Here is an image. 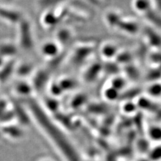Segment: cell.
I'll return each instance as SVG.
<instances>
[{
  "label": "cell",
  "mask_w": 161,
  "mask_h": 161,
  "mask_svg": "<svg viewBox=\"0 0 161 161\" xmlns=\"http://www.w3.org/2000/svg\"><path fill=\"white\" fill-rule=\"evenodd\" d=\"M19 43L21 48L25 50H30L34 47L32 32L28 20L23 18L18 24Z\"/></svg>",
  "instance_id": "cell-1"
},
{
  "label": "cell",
  "mask_w": 161,
  "mask_h": 161,
  "mask_svg": "<svg viewBox=\"0 0 161 161\" xmlns=\"http://www.w3.org/2000/svg\"><path fill=\"white\" fill-rule=\"evenodd\" d=\"M0 18L10 24H18L24 18L17 10L0 6Z\"/></svg>",
  "instance_id": "cell-2"
},
{
  "label": "cell",
  "mask_w": 161,
  "mask_h": 161,
  "mask_svg": "<svg viewBox=\"0 0 161 161\" xmlns=\"http://www.w3.org/2000/svg\"><path fill=\"white\" fill-rule=\"evenodd\" d=\"M93 48L89 46H80L74 50L72 60L74 64L79 65L86 60L92 54Z\"/></svg>",
  "instance_id": "cell-3"
},
{
  "label": "cell",
  "mask_w": 161,
  "mask_h": 161,
  "mask_svg": "<svg viewBox=\"0 0 161 161\" xmlns=\"http://www.w3.org/2000/svg\"><path fill=\"white\" fill-rule=\"evenodd\" d=\"M116 28L119 29L121 31H123L124 32L130 34H135L138 31V26L136 23L130 19H125L124 18L120 19Z\"/></svg>",
  "instance_id": "cell-4"
},
{
  "label": "cell",
  "mask_w": 161,
  "mask_h": 161,
  "mask_svg": "<svg viewBox=\"0 0 161 161\" xmlns=\"http://www.w3.org/2000/svg\"><path fill=\"white\" fill-rule=\"evenodd\" d=\"M41 52L44 56L51 59L60 54V49L57 44L53 42H47L42 45Z\"/></svg>",
  "instance_id": "cell-5"
},
{
  "label": "cell",
  "mask_w": 161,
  "mask_h": 161,
  "mask_svg": "<svg viewBox=\"0 0 161 161\" xmlns=\"http://www.w3.org/2000/svg\"><path fill=\"white\" fill-rule=\"evenodd\" d=\"M18 53L16 45L12 43H2L0 44V56L4 57H12Z\"/></svg>",
  "instance_id": "cell-6"
},
{
  "label": "cell",
  "mask_w": 161,
  "mask_h": 161,
  "mask_svg": "<svg viewBox=\"0 0 161 161\" xmlns=\"http://www.w3.org/2000/svg\"><path fill=\"white\" fill-rule=\"evenodd\" d=\"M102 64H101L100 63H96L92 64L85 71V79L88 80V81H93L97 77L99 73L102 71Z\"/></svg>",
  "instance_id": "cell-7"
},
{
  "label": "cell",
  "mask_w": 161,
  "mask_h": 161,
  "mask_svg": "<svg viewBox=\"0 0 161 161\" xmlns=\"http://www.w3.org/2000/svg\"><path fill=\"white\" fill-rule=\"evenodd\" d=\"M145 35L151 46L157 48L161 47V36L158 33L152 29L148 28L146 30Z\"/></svg>",
  "instance_id": "cell-8"
},
{
  "label": "cell",
  "mask_w": 161,
  "mask_h": 161,
  "mask_svg": "<svg viewBox=\"0 0 161 161\" xmlns=\"http://www.w3.org/2000/svg\"><path fill=\"white\" fill-rule=\"evenodd\" d=\"M60 18L58 16L55 14L53 12L49 11L44 15L42 18L43 24L49 28L57 26L60 22Z\"/></svg>",
  "instance_id": "cell-9"
},
{
  "label": "cell",
  "mask_w": 161,
  "mask_h": 161,
  "mask_svg": "<svg viewBox=\"0 0 161 161\" xmlns=\"http://www.w3.org/2000/svg\"><path fill=\"white\" fill-rule=\"evenodd\" d=\"M118 53V49L116 46L113 44H105L102 48V54L108 59H111L116 57Z\"/></svg>",
  "instance_id": "cell-10"
},
{
  "label": "cell",
  "mask_w": 161,
  "mask_h": 161,
  "mask_svg": "<svg viewBox=\"0 0 161 161\" xmlns=\"http://www.w3.org/2000/svg\"><path fill=\"white\" fill-rule=\"evenodd\" d=\"M148 135L153 142H161V125H155L150 126L148 130Z\"/></svg>",
  "instance_id": "cell-11"
},
{
  "label": "cell",
  "mask_w": 161,
  "mask_h": 161,
  "mask_svg": "<svg viewBox=\"0 0 161 161\" xmlns=\"http://www.w3.org/2000/svg\"><path fill=\"white\" fill-rule=\"evenodd\" d=\"M144 17L147 18L148 21L153 23L155 26L161 28V17L159 15L155 12L154 10L150 8L148 11H147L144 14Z\"/></svg>",
  "instance_id": "cell-12"
},
{
  "label": "cell",
  "mask_w": 161,
  "mask_h": 161,
  "mask_svg": "<svg viewBox=\"0 0 161 161\" xmlns=\"http://www.w3.org/2000/svg\"><path fill=\"white\" fill-rule=\"evenodd\" d=\"M134 7L137 12L144 14L146 12L152 8L150 2L148 0H134Z\"/></svg>",
  "instance_id": "cell-13"
},
{
  "label": "cell",
  "mask_w": 161,
  "mask_h": 161,
  "mask_svg": "<svg viewBox=\"0 0 161 161\" xmlns=\"http://www.w3.org/2000/svg\"><path fill=\"white\" fill-rule=\"evenodd\" d=\"M57 39L60 44H65L69 42L72 37L71 32L67 29L60 30L57 33Z\"/></svg>",
  "instance_id": "cell-14"
},
{
  "label": "cell",
  "mask_w": 161,
  "mask_h": 161,
  "mask_svg": "<svg viewBox=\"0 0 161 161\" xmlns=\"http://www.w3.org/2000/svg\"><path fill=\"white\" fill-rule=\"evenodd\" d=\"M106 22L109 24V26L112 28H116L120 19L122 18L119 15L115 12H109L106 15Z\"/></svg>",
  "instance_id": "cell-15"
},
{
  "label": "cell",
  "mask_w": 161,
  "mask_h": 161,
  "mask_svg": "<svg viewBox=\"0 0 161 161\" xmlns=\"http://www.w3.org/2000/svg\"><path fill=\"white\" fill-rule=\"evenodd\" d=\"M115 58L117 59V62L118 63L128 64V63H130L132 59V56L128 52H123L120 53H118L116 57H115Z\"/></svg>",
  "instance_id": "cell-16"
},
{
  "label": "cell",
  "mask_w": 161,
  "mask_h": 161,
  "mask_svg": "<svg viewBox=\"0 0 161 161\" xmlns=\"http://www.w3.org/2000/svg\"><path fill=\"white\" fill-rule=\"evenodd\" d=\"M14 66L15 64L14 61H10L6 64H4L0 70V75H2V76L3 78L8 77L9 76L8 75L12 72Z\"/></svg>",
  "instance_id": "cell-17"
},
{
  "label": "cell",
  "mask_w": 161,
  "mask_h": 161,
  "mask_svg": "<svg viewBox=\"0 0 161 161\" xmlns=\"http://www.w3.org/2000/svg\"><path fill=\"white\" fill-rule=\"evenodd\" d=\"M32 65L28 63H23L19 65V66L17 68V72L20 75H28L32 70Z\"/></svg>",
  "instance_id": "cell-18"
},
{
  "label": "cell",
  "mask_w": 161,
  "mask_h": 161,
  "mask_svg": "<svg viewBox=\"0 0 161 161\" xmlns=\"http://www.w3.org/2000/svg\"><path fill=\"white\" fill-rule=\"evenodd\" d=\"M66 0H39L38 3L40 6L44 8L53 7L64 2Z\"/></svg>",
  "instance_id": "cell-19"
},
{
  "label": "cell",
  "mask_w": 161,
  "mask_h": 161,
  "mask_svg": "<svg viewBox=\"0 0 161 161\" xmlns=\"http://www.w3.org/2000/svg\"><path fill=\"white\" fill-rule=\"evenodd\" d=\"M118 92L119 91L114 89L112 87H110L105 91V96L106 98L110 100H114L116 99L118 96Z\"/></svg>",
  "instance_id": "cell-20"
},
{
  "label": "cell",
  "mask_w": 161,
  "mask_h": 161,
  "mask_svg": "<svg viewBox=\"0 0 161 161\" xmlns=\"http://www.w3.org/2000/svg\"><path fill=\"white\" fill-rule=\"evenodd\" d=\"M125 85V80L122 77H116L112 80V86L114 89L119 91V89L124 87Z\"/></svg>",
  "instance_id": "cell-21"
},
{
  "label": "cell",
  "mask_w": 161,
  "mask_h": 161,
  "mask_svg": "<svg viewBox=\"0 0 161 161\" xmlns=\"http://www.w3.org/2000/svg\"><path fill=\"white\" fill-rule=\"evenodd\" d=\"M148 92L150 95L153 96H158L161 95V84L155 83L151 85L148 89Z\"/></svg>",
  "instance_id": "cell-22"
},
{
  "label": "cell",
  "mask_w": 161,
  "mask_h": 161,
  "mask_svg": "<svg viewBox=\"0 0 161 161\" xmlns=\"http://www.w3.org/2000/svg\"><path fill=\"white\" fill-rule=\"evenodd\" d=\"M59 86L60 88H64V89H72L75 87V82L72 79H64L62 80L61 81L58 83Z\"/></svg>",
  "instance_id": "cell-23"
},
{
  "label": "cell",
  "mask_w": 161,
  "mask_h": 161,
  "mask_svg": "<svg viewBox=\"0 0 161 161\" xmlns=\"http://www.w3.org/2000/svg\"><path fill=\"white\" fill-rule=\"evenodd\" d=\"M102 68L105 69V70H107L108 72H110V73L116 72L118 69V64L112 62H108L105 64L104 67H103L102 65Z\"/></svg>",
  "instance_id": "cell-24"
},
{
  "label": "cell",
  "mask_w": 161,
  "mask_h": 161,
  "mask_svg": "<svg viewBox=\"0 0 161 161\" xmlns=\"http://www.w3.org/2000/svg\"><path fill=\"white\" fill-rule=\"evenodd\" d=\"M151 157H154L157 160L161 159V146L157 147L152 151L150 154Z\"/></svg>",
  "instance_id": "cell-25"
},
{
  "label": "cell",
  "mask_w": 161,
  "mask_h": 161,
  "mask_svg": "<svg viewBox=\"0 0 161 161\" xmlns=\"http://www.w3.org/2000/svg\"><path fill=\"white\" fill-rule=\"evenodd\" d=\"M152 60L154 62H158V61H161V54L158 53H156V54H154Z\"/></svg>",
  "instance_id": "cell-26"
},
{
  "label": "cell",
  "mask_w": 161,
  "mask_h": 161,
  "mask_svg": "<svg viewBox=\"0 0 161 161\" xmlns=\"http://www.w3.org/2000/svg\"><path fill=\"white\" fill-rule=\"evenodd\" d=\"M154 1L158 8L161 10V0H154Z\"/></svg>",
  "instance_id": "cell-27"
},
{
  "label": "cell",
  "mask_w": 161,
  "mask_h": 161,
  "mask_svg": "<svg viewBox=\"0 0 161 161\" xmlns=\"http://www.w3.org/2000/svg\"><path fill=\"white\" fill-rule=\"evenodd\" d=\"M4 64V60L2 57L0 56V69H1Z\"/></svg>",
  "instance_id": "cell-28"
},
{
  "label": "cell",
  "mask_w": 161,
  "mask_h": 161,
  "mask_svg": "<svg viewBox=\"0 0 161 161\" xmlns=\"http://www.w3.org/2000/svg\"><path fill=\"white\" fill-rule=\"evenodd\" d=\"M44 161H52V160H44Z\"/></svg>",
  "instance_id": "cell-29"
},
{
  "label": "cell",
  "mask_w": 161,
  "mask_h": 161,
  "mask_svg": "<svg viewBox=\"0 0 161 161\" xmlns=\"http://www.w3.org/2000/svg\"><path fill=\"white\" fill-rule=\"evenodd\" d=\"M8 1H11V0H8Z\"/></svg>",
  "instance_id": "cell-30"
}]
</instances>
